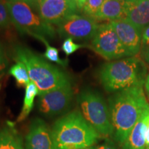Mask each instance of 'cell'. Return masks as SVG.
Masks as SVG:
<instances>
[{
  "mask_svg": "<svg viewBox=\"0 0 149 149\" xmlns=\"http://www.w3.org/2000/svg\"><path fill=\"white\" fill-rule=\"evenodd\" d=\"M143 86L136 85L118 91L109 100V111L115 139L122 145L149 108Z\"/></svg>",
  "mask_w": 149,
  "mask_h": 149,
  "instance_id": "6da1fadb",
  "label": "cell"
},
{
  "mask_svg": "<svg viewBox=\"0 0 149 149\" xmlns=\"http://www.w3.org/2000/svg\"><path fill=\"white\" fill-rule=\"evenodd\" d=\"M51 133L54 149L88 148L100 137V134L79 111L70 112L59 119L54 124Z\"/></svg>",
  "mask_w": 149,
  "mask_h": 149,
  "instance_id": "7a4b0ae2",
  "label": "cell"
},
{
  "mask_svg": "<svg viewBox=\"0 0 149 149\" xmlns=\"http://www.w3.org/2000/svg\"><path fill=\"white\" fill-rule=\"evenodd\" d=\"M13 58L16 62L20 61L26 67L31 81L36 85L40 96L70 84L68 74L28 47L15 46Z\"/></svg>",
  "mask_w": 149,
  "mask_h": 149,
  "instance_id": "3957f363",
  "label": "cell"
},
{
  "mask_svg": "<svg viewBox=\"0 0 149 149\" xmlns=\"http://www.w3.org/2000/svg\"><path fill=\"white\" fill-rule=\"evenodd\" d=\"M147 68L135 57L106 63L99 70V79L108 92H118L136 85H144Z\"/></svg>",
  "mask_w": 149,
  "mask_h": 149,
  "instance_id": "277c9868",
  "label": "cell"
},
{
  "mask_svg": "<svg viewBox=\"0 0 149 149\" xmlns=\"http://www.w3.org/2000/svg\"><path fill=\"white\" fill-rule=\"evenodd\" d=\"M6 4L11 22L20 33L32 37L37 35L51 39L55 37L57 31L55 28L44 22L28 3L17 0H7Z\"/></svg>",
  "mask_w": 149,
  "mask_h": 149,
  "instance_id": "5b68a950",
  "label": "cell"
},
{
  "mask_svg": "<svg viewBox=\"0 0 149 149\" xmlns=\"http://www.w3.org/2000/svg\"><path fill=\"white\" fill-rule=\"evenodd\" d=\"M77 102L85 120L100 135L110 136L114 133L110 111L100 93L86 89L78 95Z\"/></svg>",
  "mask_w": 149,
  "mask_h": 149,
  "instance_id": "8992f818",
  "label": "cell"
},
{
  "mask_svg": "<svg viewBox=\"0 0 149 149\" xmlns=\"http://www.w3.org/2000/svg\"><path fill=\"white\" fill-rule=\"evenodd\" d=\"M91 48L107 60L129 57L110 22L99 26L91 41Z\"/></svg>",
  "mask_w": 149,
  "mask_h": 149,
  "instance_id": "52a82bcc",
  "label": "cell"
},
{
  "mask_svg": "<svg viewBox=\"0 0 149 149\" xmlns=\"http://www.w3.org/2000/svg\"><path fill=\"white\" fill-rule=\"evenodd\" d=\"M99 24L94 19L74 14L57 25V31L61 37L72 40H92L97 31Z\"/></svg>",
  "mask_w": 149,
  "mask_h": 149,
  "instance_id": "ba28073f",
  "label": "cell"
},
{
  "mask_svg": "<svg viewBox=\"0 0 149 149\" xmlns=\"http://www.w3.org/2000/svg\"><path fill=\"white\" fill-rule=\"evenodd\" d=\"M36 8L44 22L55 25L79 10L77 3L70 0H38Z\"/></svg>",
  "mask_w": 149,
  "mask_h": 149,
  "instance_id": "9c48e42d",
  "label": "cell"
},
{
  "mask_svg": "<svg viewBox=\"0 0 149 149\" xmlns=\"http://www.w3.org/2000/svg\"><path fill=\"white\" fill-rule=\"evenodd\" d=\"M73 97L71 84H67L40 96L39 110L43 114L53 116L62 113L69 107Z\"/></svg>",
  "mask_w": 149,
  "mask_h": 149,
  "instance_id": "30bf717a",
  "label": "cell"
},
{
  "mask_svg": "<svg viewBox=\"0 0 149 149\" xmlns=\"http://www.w3.org/2000/svg\"><path fill=\"white\" fill-rule=\"evenodd\" d=\"M122 45L129 55L135 57L141 48V31L125 19L111 22Z\"/></svg>",
  "mask_w": 149,
  "mask_h": 149,
  "instance_id": "8fae6325",
  "label": "cell"
},
{
  "mask_svg": "<svg viewBox=\"0 0 149 149\" xmlns=\"http://www.w3.org/2000/svg\"><path fill=\"white\" fill-rule=\"evenodd\" d=\"M26 139V149H54L51 130L40 118L32 121Z\"/></svg>",
  "mask_w": 149,
  "mask_h": 149,
  "instance_id": "7c38bea8",
  "label": "cell"
},
{
  "mask_svg": "<svg viewBox=\"0 0 149 149\" xmlns=\"http://www.w3.org/2000/svg\"><path fill=\"white\" fill-rule=\"evenodd\" d=\"M125 19L142 32L149 25V0L126 1Z\"/></svg>",
  "mask_w": 149,
  "mask_h": 149,
  "instance_id": "4fadbf2b",
  "label": "cell"
},
{
  "mask_svg": "<svg viewBox=\"0 0 149 149\" xmlns=\"http://www.w3.org/2000/svg\"><path fill=\"white\" fill-rule=\"evenodd\" d=\"M149 123V108L136 123L128 137L123 143V149H145L146 133Z\"/></svg>",
  "mask_w": 149,
  "mask_h": 149,
  "instance_id": "5bb4252c",
  "label": "cell"
},
{
  "mask_svg": "<svg viewBox=\"0 0 149 149\" xmlns=\"http://www.w3.org/2000/svg\"><path fill=\"white\" fill-rule=\"evenodd\" d=\"M126 1L124 0H104L95 19L113 22L125 18Z\"/></svg>",
  "mask_w": 149,
  "mask_h": 149,
  "instance_id": "9a60e30c",
  "label": "cell"
},
{
  "mask_svg": "<svg viewBox=\"0 0 149 149\" xmlns=\"http://www.w3.org/2000/svg\"><path fill=\"white\" fill-rule=\"evenodd\" d=\"M0 149H24L21 136L11 122L0 130Z\"/></svg>",
  "mask_w": 149,
  "mask_h": 149,
  "instance_id": "2e32d148",
  "label": "cell"
},
{
  "mask_svg": "<svg viewBox=\"0 0 149 149\" xmlns=\"http://www.w3.org/2000/svg\"><path fill=\"white\" fill-rule=\"evenodd\" d=\"M39 95L38 88L34 83L31 81L26 87L23 107L20 114L17 117V122H20L25 120L32 111L35 97Z\"/></svg>",
  "mask_w": 149,
  "mask_h": 149,
  "instance_id": "e0dca14e",
  "label": "cell"
},
{
  "mask_svg": "<svg viewBox=\"0 0 149 149\" xmlns=\"http://www.w3.org/2000/svg\"><path fill=\"white\" fill-rule=\"evenodd\" d=\"M33 37L37 39L38 40H40V42H42L43 44H44L46 46V51L44 52V55H43V57L47 60H49L51 61H53V62H55L57 64L62 66H66L68 65V60L67 59H62L59 57V51L57 49V48L53 47V46H51L49 44V43L46 39V37L41 36V35H33Z\"/></svg>",
  "mask_w": 149,
  "mask_h": 149,
  "instance_id": "ac0fdd59",
  "label": "cell"
},
{
  "mask_svg": "<svg viewBox=\"0 0 149 149\" xmlns=\"http://www.w3.org/2000/svg\"><path fill=\"white\" fill-rule=\"evenodd\" d=\"M9 74L16 80L19 86H26L31 82L27 68L23 63L17 61L8 70Z\"/></svg>",
  "mask_w": 149,
  "mask_h": 149,
  "instance_id": "d6986e66",
  "label": "cell"
},
{
  "mask_svg": "<svg viewBox=\"0 0 149 149\" xmlns=\"http://www.w3.org/2000/svg\"><path fill=\"white\" fill-rule=\"evenodd\" d=\"M104 0H87L82 11L84 15L94 19L100 11Z\"/></svg>",
  "mask_w": 149,
  "mask_h": 149,
  "instance_id": "ffe728a7",
  "label": "cell"
},
{
  "mask_svg": "<svg viewBox=\"0 0 149 149\" xmlns=\"http://www.w3.org/2000/svg\"><path fill=\"white\" fill-rule=\"evenodd\" d=\"M87 46H88L84 45V44H76L73 42V40L72 38H66L63 42L61 49L67 56H68L72 55V53L78 51L80 48L87 47Z\"/></svg>",
  "mask_w": 149,
  "mask_h": 149,
  "instance_id": "44dd1931",
  "label": "cell"
},
{
  "mask_svg": "<svg viewBox=\"0 0 149 149\" xmlns=\"http://www.w3.org/2000/svg\"><path fill=\"white\" fill-rule=\"evenodd\" d=\"M11 23L8 8L6 2L0 0V29L8 28Z\"/></svg>",
  "mask_w": 149,
  "mask_h": 149,
  "instance_id": "7402d4cb",
  "label": "cell"
},
{
  "mask_svg": "<svg viewBox=\"0 0 149 149\" xmlns=\"http://www.w3.org/2000/svg\"><path fill=\"white\" fill-rule=\"evenodd\" d=\"M8 62L6 57L4 51L0 43V79H1L4 77L8 70Z\"/></svg>",
  "mask_w": 149,
  "mask_h": 149,
  "instance_id": "603a6c76",
  "label": "cell"
},
{
  "mask_svg": "<svg viewBox=\"0 0 149 149\" xmlns=\"http://www.w3.org/2000/svg\"><path fill=\"white\" fill-rule=\"evenodd\" d=\"M149 46V25L143 29L141 32V51Z\"/></svg>",
  "mask_w": 149,
  "mask_h": 149,
  "instance_id": "cb8c5ba5",
  "label": "cell"
},
{
  "mask_svg": "<svg viewBox=\"0 0 149 149\" xmlns=\"http://www.w3.org/2000/svg\"><path fill=\"white\" fill-rule=\"evenodd\" d=\"M93 149H116V148H115L113 143L107 141V142L104 143V144L93 146Z\"/></svg>",
  "mask_w": 149,
  "mask_h": 149,
  "instance_id": "d4e9b609",
  "label": "cell"
},
{
  "mask_svg": "<svg viewBox=\"0 0 149 149\" xmlns=\"http://www.w3.org/2000/svg\"><path fill=\"white\" fill-rule=\"evenodd\" d=\"M141 55L144 58V60L149 64V46L146 49L141 51Z\"/></svg>",
  "mask_w": 149,
  "mask_h": 149,
  "instance_id": "484cf974",
  "label": "cell"
},
{
  "mask_svg": "<svg viewBox=\"0 0 149 149\" xmlns=\"http://www.w3.org/2000/svg\"><path fill=\"white\" fill-rule=\"evenodd\" d=\"M17 1H24V2L28 3V4L31 6L36 7L38 0H17Z\"/></svg>",
  "mask_w": 149,
  "mask_h": 149,
  "instance_id": "4316f807",
  "label": "cell"
},
{
  "mask_svg": "<svg viewBox=\"0 0 149 149\" xmlns=\"http://www.w3.org/2000/svg\"><path fill=\"white\" fill-rule=\"evenodd\" d=\"M87 1V0H77L76 3H77V8L79 10H82V8L85 5L86 2Z\"/></svg>",
  "mask_w": 149,
  "mask_h": 149,
  "instance_id": "83f0119b",
  "label": "cell"
},
{
  "mask_svg": "<svg viewBox=\"0 0 149 149\" xmlns=\"http://www.w3.org/2000/svg\"><path fill=\"white\" fill-rule=\"evenodd\" d=\"M145 149H149V123L147 127L146 133V144H145Z\"/></svg>",
  "mask_w": 149,
  "mask_h": 149,
  "instance_id": "f1b7e54d",
  "label": "cell"
},
{
  "mask_svg": "<svg viewBox=\"0 0 149 149\" xmlns=\"http://www.w3.org/2000/svg\"><path fill=\"white\" fill-rule=\"evenodd\" d=\"M144 86H145V89H146V91L147 95H148V97L149 99V74H147L146 79H145Z\"/></svg>",
  "mask_w": 149,
  "mask_h": 149,
  "instance_id": "f546056e",
  "label": "cell"
},
{
  "mask_svg": "<svg viewBox=\"0 0 149 149\" xmlns=\"http://www.w3.org/2000/svg\"><path fill=\"white\" fill-rule=\"evenodd\" d=\"M71 149H93V146L88 147V148H71Z\"/></svg>",
  "mask_w": 149,
  "mask_h": 149,
  "instance_id": "4dcf8cb0",
  "label": "cell"
},
{
  "mask_svg": "<svg viewBox=\"0 0 149 149\" xmlns=\"http://www.w3.org/2000/svg\"><path fill=\"white\" fill-rule=\"evenodd\" d=\"M70 1H74V2L76 3V1H77V0H70Z\"/></svg>",
  "mask_w": 149,
  "mask_h": 149,
  "instance_id": "1f68e13d",
  "label": "cell"
},
{
  "mask_svg": "<svg viewBox=\"0 0 149 149\" xmlns=\"http://www.w3.org/2000/svg\"><path fill=\"white\" fill-rule=\"evenodd\" d=\"M135 1V0H128V1Z\"/></svg>",
  "mask_w": 149,
  "mask_h": 149,
  "instance_id": "d6a6232c",
  "label": "cell"
},
{
  "mask_svg": "<svg viewBox=\"0 0 149 149\" xmlns=\"http://www.w3.org/2000/svg\"><path fill=\"white\" fill-rule=\"evenodd\" d=\"M124 1H128V0H124Z\"/></svg>",
  "mask_w": 149,
  "mask_h": 149,
  "instance_id": "836d02e7",
  "label": "cell"
}]
</instances>
